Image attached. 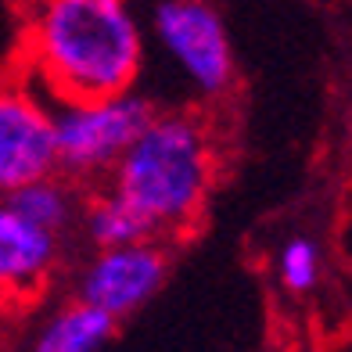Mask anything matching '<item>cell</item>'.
Returning a JSON list of instances; mask_svg holds the SVG:
<instances>
[{"label":"cell","instance_id":"7a4b0ae2","mask_svg":"<svg viewBox=\"0 0 352 352\" xmlns=\"http://www.w3.org/2000/svg\"><path fill=\"white\" fill-rule=\"evenodd\" d=\"M209 130L180 111L151 116L137 140L111 166V190L148 223L151 234L184 230L212 187Z\"/></svg>","mask_w":352,"mask_h":352},{"label":"cell","instance_id":"5b68a950","mask_svg":"<svg viewBox=\"0 0 352 352\" xmlns=\"http://www.w3.org/2000/svg\"><path fill=\"white\" fill-rule=\"evenodd\" d=\"M58 173L54 119L25 83H0V198Z\"/></svg>","mask_w":352,"mask_h":352},{"label":"cell","instance_id":"7c38bea8","mask_svg":"<svg viewBox=\"0 0 352 352\" xmlns=\"http://www.w3.org/2000/svg\"><path fill=\"white\" fill-rule=\"evenodd\" d=\"M11 298H14V295L0 292V331H4V327H8V320H11Z\"/></svg>","mask_w":352,"mask_h":352},{"label":"cell","instance_id":"8992f818","mask_svg":"<svg viewBox=\"0 0 352 352\" xmlns=\"http://www.w3.org/2000/svg\"><path fill=\"white\" fill-rule=\"evenodd\" d=\"M166 280V252L155 241H130L101 248L79 277V302L122 320L158 295Z\"/></svg>","mask_w":352,"mask_h":352},{"label":"cell","instance_id":"8fae6325","mask_svg":"<svg viewBox=\"0 0 352 352\" xmlns=\"http://www.w3.org/2000/svg\"><path fill=\"white\" fill-rule=\"evenodd\" d=\"M280 277L292 292H309L320 277V255H316V245L313 241H287L284 252H280Z\"/></svg>","mask_w":352,"mask_h":352},{"label":"cell","instance_id":"9c48e42d","mask_svg":"<svg viewBox=\"0 0 352 352\" xmlns=\"http://www.w3.org/2000/svg\"><path fill=\"white\" fill-rule=\"evenodd\" d=\"M4 201L19 216H25L29 223H36L40 230H51V234H61L76 216L72 187L54 180V176H43V180H33L19 190H11Z\"/></svg>","mask_w":352,"mask_h":352},{"label":"cell","instance_id":"30bf717a","mask_svg":"<svg viewBox=\"0 0 352 352\" xmlns=\"http://www.w3.org/2000/svg\"><path fill=\"white\" fill-rule=\"evenodd\" d=\"M87 234L98 248H116V245H130L151 237L148 223H144L130 205H126L116 190L101 195L98 201H90L87 209Z\"/></svg>","mask_w":352,"mask_h":352},{"label":"cell","instance_id":"ba28073f","mask_svg":"<svg viewBox=\"0 0 352 352\" xmlns=\"http://www.w3.org/2000/svg\"><path fill=\"white\" fill-rule=\"evenodd\" d=\"M111 331H116V320L108 313L87 302H72L40 327L29 352H101Z\"/></svg>","mask_w":352,"mask_h":352},{"label":"cell","instance_id":"52a82bcc","mask_svg":"<svg viewBox=\"0 0 352 352\" xmlns=\"http://www.w3.org/2000/svg\"><path fill=\"white\" fill-rule=\"evenodd\" d=\"M58 263V234L40 230L0 201V292L22 295L51 274Z\"/></svg>","mask_w":352,"mask_h":352},{"label":"cell","instance_id":"3957f363","mask_svg":"<svg viewBox=\"0 0 352 352\" xmlns=\"http://www.w3.org/2000/svg\"><path fill=\"white\" fill-rule=\"evenodd\" d=\"M155 104L140 94H111L98 101H58L51 108L58 169L72 176H94L111 169L137 133L151 122Z\"/></svg>","mask_w":352,"mask_h":352},{"label":"cell","instance_id":"277c9868","mask_svg":"<svg viewBox=\"0 0 352 352\" xmlns=\"http://www.w3.org/2000/svg\"><path fill=\"white\" fill-rule=\"evenodd\" d=\"M155 36L190 83L209 98L234 83V51L219 11L209 0H158Z\"/></svg>","mask_w":352,"mask_h":352},{"label":"cell","instance_id":"6da1fadb","mask_svg":"<svg viewBox=\"0 0 352 352\" xmlns=\"http://www.w3.org/2000/svg\"><path fill=\"white\" fill-rule=\"evenodd\" d=\"M33 65L58 101L133 90L144 33L126 0H43L33 19Z\"/></svg>","mask_w":352,"mask_h":352}]
</instances>
